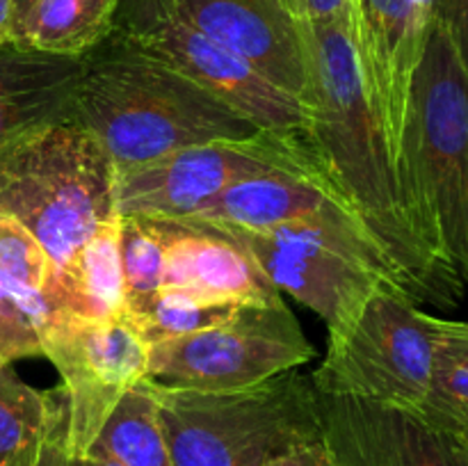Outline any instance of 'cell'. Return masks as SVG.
<instances>
[{
	"instance_id": "obj_1",
	"label": "cell",
	"mask_w": 468,
	"mask_h": 466,
	"mask_svg": "<svg viewBox=\"0 0 468 466\" xmlns=\"http://www.w3.org/2000/svg\"><path fill=\"white\" fill-rule=\"evenodd\" d=\"M311 146L324 174L346 196L388 256L402 291L419 304L455 309L464 295L425 247L398 172L396 155L368 99L352 16L309 21Z\"/></svg>"
},
{
	"instance_id": "obj_2",
	"label": "cell",
	"mask_w": 468,
	"mask_h": 466,
	"mask_svg": "<svg viewBox=\"0 0 468 466\" xmlns=\"http://www.w3.org/2000/svg\"><path fill=\"white\" fill-rule=\"evenodd\" d=\"M71 114L103 144L117 174L261 131L204 87L110 37L80 59Z\"/></svg>"
},
{
	"instance_id": "obj_3",
	"label": "cell",
	"mask_w": 468,
	"mask_h": 466,
	"mask_svg": "<svg viewBox=\"0 0 468 466\" xmlns=\"http://www.w3.org/2000/svg\"><path fill=\"white\" fill-rule=\"evenodd\" d=\"M398 172L425 247L468 297V71L434 18L411 82Z\"/></svg>"
},
{
	"instance_id": "obj_4",
	"label": "cell",
	"mask_w": 468,
	"mask_h": 466,
	"mask_svg": "<svg viewBox=\"0 0 468 466\" xmlns=\"http://www.w3.org/2000/svg\"><path fill=\"white\" fill-rule=\"evenodd\" d=\"M0 213L30 233L73 291L80 254L119 208L117 169L71 110L0 149Z\"/></svg>"
},
{
	"instance_id": "obj_5",
	"label": "cell",
	"mask_w": 468,
	"mask_h": 466,
	"mask_svg": "<svg viewBox=\"0 0 468 466\" xmlns=\"http://www.w3.org/2000/svg\"><path fill=\"white\" fill-rule=\"evenodd\" d=\"M149 382L174 466H265L323 434L318 391L297 368L238 391Z\"/></svg>"
},
{
	"instance_id": "obj_6",
	"label": "cell",
	"mask_w": 468,
	"mask_h": 466,
	"mask_svg": "<svg viewBox=\"0 0 468 466\" xmlns=\"http://www.w3.org/2000/svg\"><path fill=\"white\" fill-rule=\"evenodd\" d=\"M218 233L238 242L279 292L314 311L327 324L329 338L355 323L375 291L400 288L388 256L364 222H295L259 233Z\"/></svg>"
},
{
	"instance_id": "obj_7",
	"label": "cell",
	"mask_w": 468,
	"mask_h": 466,
	"mask_svg": "<svg viewBox=\"0 0 468 466\" xmlns=\"http://www.w3.org/2000/svg\"><path fill=\"white\" fill-rule=\"evenodd\" d=\"M432 318L400 288L375 291L355 323L329 338L311 373L315 391L419 411L432 375Z\"/></svg>"
},
{
	"instance_id": "obj_8",
	"label": "cell",
	"mask_w": 468,
	"mask_h": 466,
	"mask_svg": "<svg viewBox=\"0 0 468 466\" xmlns=\"http://www.w3.org/2000/svg\"><path fill=\"white\" fill-rule=\"evenodd\" d=\"M108 37L204 87L261 131L306 135L309 108L197 30L172 0H119Z\"/></svg>"
},
{
	"instance_id": "obj_9",
	"label": "cell",
	"mask_w": 468,
	"mask_h": 466,
	"mask_svg": "<svg viewBox=\"0 0 468 466\" xmlns=\"http://www.w3.org/2000/svg\"><path fill=\"white\" fill-rule=\"evenodd\" d=\"M270 172L324 174V169L306 135L256 131L242 140L187 146L119 172L117 208L122 215L178 222L199 213L236 183Z\"/></svg>"
},
{
	"instance_id": "obj_10",
	"label": "cell",
	"mask_w": 468,
	"mask_h": 466,
	"mask_svg": "<svg viewBox=\"0 0 468 466\" xmlns=\"http://www.w3.org/2000/svg\"><path fill=\"white\" fill-rule=\"evenodd\" d=\"M315 359L283 297L242 304L215 327L151 343L149 379L190 391H238Z\"/></svg>"
},
{
	"instance_id": "obj_11",
	"label": "cell",
	"mask_w": 468,
	"mask_h": 466,
	"mask_svg": "<svg viewBox=\"0 0 468 466\" xmlns=\"http://www.w3.org/2000/svg\"><path fill=\"white\" fill-rule=\"evenodd\" d=\"M149 350L151 343L128 311H64L41 329V356L62 379L69 455H87L123 393L149 377Z\"/></svg>"
},
{
	"instance_id": "obj_12",
	"label": "cell",
	"mask_w": 468,
	"mask_h": 466,
	"mask_svg": "<svg viewBox=\"0 0 468 466\" xmlns=\"http://www.w3.org/2000/svg\"><path fill=\"white\" fill-rule=\"evenodd\" d=\"M197 27L311 108L306 16L297 0H172Z\"/></svg>"
},
{
	"instance_id": "obj_13",
	"label": "cell",
	"mask_w": 468,
	"mask_h": 466,
	"mask_svg": "<svg viewBox=\"0 0 468 466\" xmlns=\"http://www.w3.org/2000/svg\"><path fill=\"white\" fill-rule=\"evenodd\" d=\"M432 26V0H352L366 91L398 163L411 82Z\"/></svg>"
},
{
	"instance_id": "obj_14",
	"label": "cell",
	"mask_w": 468,
	"mask_h": 466,
	"mask_svg": "<svg viewBox=\"0 0 468 466\" xmlns=\"http://www.w3.org/2000/svg\"><path fill=\"white\" fill-rule=\"evenodd\" d=\"M318 400L320 437L341 466H452L446 432L419 411L320 393Z\"/></svg>"
},
{
	"instance_id": "obj_15",
	"label": "cell",
	"mask_w": 468,
	"mask_h": 466,
	"mask_svg": "<svg viewBox=\"0 0 468 466\" xmlns=\"http://www.w3.org/2000/svg\"><path fill=\"white\" fill-rule=\"evenodd\" d=\"M64 311L82 313L69 283L30 233L0 213V370L41 356V329Z\"/></svg>"
},
{
	"instance_id": "obj_16",
	"label": "cell",
	"mask_w": 468,
	"mask_h": 466,
	"mask_svg": "<svg viewBox=\"0 0 468 466\" xmlns=\"http://www.w3.org/2000/svg\"><path fill=\"white\" fill-rule=\"evenodd\" d=\"M178 222L213 231L259 233L295 222H361V217L324 174L270 172L236 183Z\"/></svg>"
},
{
	"instance_id": "obj_17",
	"label": "cell",
	"mask_w": 468,
	"mask_h": 466,
	"mask_svg": "<svg viewBox=\"0 0 468 466\" xmlns=\"http://www.w3.org/2000/svg\"><path fill=\"white\" fill-rule=\"evenodd\" d=\"M146 219L165 242V281L160 291L231 304L282 297L256 260L231 238L192 224Z\"/></svg>"
},
{
	"instance_id": "obj_18",
	"label": "cell",
	"mask_w": 468,
	"mask_h": 466,
	"mask_svg": "<svg viewBox=\"0 0 468 466\" xmlns=\"http://www.w3.org/2000/svg\"><path fill=\"white\" fill-rule=\"evenodd\" d=\"M80 59L7 44L0 50V149L71 110Z\"/></svg>"
},
{
	"instance_id": "obj_19",
	"label": "cell",
	"mask_w": 468,
	"mask_h": 466,
	"mask_svg": "<svg viewBox=\"0 0 468 466\" xmlns=\"http://www.w3.org/2000/svg\"><path fill=\"white\" fill-rule=\"evenodd\" d=\"M117 5L119 0H32L14 21L9 44L82 59L110 35Z\"/></svg>"
},
{
	"instance_id": "obj_20",
	"label": "cell",
	"mask_w": 468,
	"mask_h": 466,
	"mask_svg": "<svg viewBox=\"0 0 468 466\" xmlns=\"http://www.w3.org/2000/svg\"><path fill=\"white\" fill-rule=\"evenodd\" d=\"M87 455L122 466H174L149 377L123 393Z\"/></svg>"
},
{
	"instance_id": "obj_21",
	"label": "cell",
	"mask_w": 468,
	"mask_h": 466,
	"mask_svg": "<svg viewBox=\"0 0 468 466\" xmlns=\"http://www.w3.org/2000/svg\"><path fill=\"white\" fill-rule=\"evenodd\" d=\"M430 388L419 414L439 429L468 428V323L434 315Z\"/></svg>"
},
{
	"instance_id": "obj_22",
	"label": "cell",
	"mask_w": 468,
	"mask_h": 466,
	"mask_svg": "<svg viewBox=\"0 0 468 466\" xmlns=\"http://www.w3.org/2000/svg\"><path fill=\"white\" fill-rule=\"evenodd\" d=\"M59 400V387L39 391L23 382L14 364L0 370V466H12L41 441Z\"/></svg>"
},
{
	"instance_id": "obj_23",
	"label": "cell",
	"mask_w": 468,
	"mask_h": 466,
	"mask_svg": "<svg viewBox=\"0 0 468 466\" xmlns=\"http://www.w3.org/2000/svg\"><path fill=\"white\" fill-rule=\"evenodd\" d=\"M119 219H122V213L110 219L91 238L78 260L71 286L80 311L87 315H110L126 311L122 251H119Z\"/></svg>"
},
{
	"instance_id": "obj_24",
	"label": "cell",
	"mask_w": 468,
	"mask_h": 466,
	"mask_svg": "<svg viewBox=\"0 0 468 466\" xmlns=\"http://www.w3.org/2000/svg\"><path fill=\"white\" fill-rule=\"evenodd\" d=\"M242 304L231 302H210L186 292L158 291L144 306L133 311V320L149 343L165 341V338L187 336L201 329L215 327L231 318Z\"/></svg>"
},
{
	"instance_id": "obj_25",
	"label": "cell",
	"mask_w": 468,
	"mask_h": 466,
	"mask_svg": "<svg viewBox=\"0 0 468 466\" xmlns=\"http://www.w3.org/2000/svg\"><path fill=\"white\" fill-rule=\"evenodd\" d=\"M119 251H122L126 311L144 306L165 281V242L146 217L122 215L119 219Z\"/></svg>"
},
{
	"instance_id": "obj_26",
	"label": "cell",
	"mask_w": 468,
	"mask_h": 466,
	"mask_svg": "<svg viewBox=\"0 0 468 466\" xmlns=\"http://www.w3.org/2000/svg\"><path fill=\"white\" fill-rule=\"evenodd\" d=\"M432 18L446 30L468 71V0H432Z\"/></svg>"
},
{
	"instance_id": "obj_27",
	"label": "cell",
	"mask_w": 468,
	"mask_h": 466,
	"mask_svg": "<svg viewBox=\"0 0 468 466\" xmlns=\"http://www.w3.org/2000/svg\"><path fill=\"white\" fill-rule=\"evenodd\" d=\"M265 466H341L323 437L315 441L300 443V446L291 448V450L282 452L274 460H270Z\"/></svg>"
},
{
	"instance_id": "obj_28",
	"label": "cell",
	"mask_w": 468,
	"mask_h": 466,
	"mask_svg": "<svg viewBox=\"0 0 468 466\" xmlns=\"http://www.w3.org/2000/svg\"><path fill=\"white\" fill-rule=\"evenodd\" d=\"M297 5L309 21L352 16V0H297Z\"/></svg>"
},
{
	"instance_id": "obj_29",
	"label": "cell",
	"mask_w": 468,
	"mask_h": 466,
	"mask_svg": "<svg viewBox=\"0 0 468 466\" xmlns=\"http://www.w3.org/2000/svg\"><path fill=\"white\" fill-rule=\"evenodd\" d=\"M446 432V429H443ZM452 466H468V441L460 432H446Z\"/></svg>"
},
{
	"instance_id": "obj_30",
	"label": "cell",
	"mask_w": 468,
	"mask_h": 466,
	"mask_svg": "<svg viewBox=\"0 0 468 466\" xmlns=\"http://www.w3.org/2000/svg\"><path fill=\"white\" fill-rule=\"evenodd\" d=\"M14 21V0H0V50L12 39Z\"/></svg>"
},
{
	"instance_id": "obj_31",
	"label": "cell",
	"mask_w": 468,
	"mask_h": 466,
	"mask_svg": "<svg viewBox=\"0 0 468 466\" xmlns=\"http://www.w3.org/2000/svg\"><path fill=\"white\" fill-rule=\"evenodd\" d=\"M69 466H122L112 460H105V457H94V455H82V457H71L69 455Z\"/></svg>"
},
{
	"instance_id": "obj_32",
	"label": "cell",
	"mask_w": 468,
	"mask_h": 466,
	"mask_svg": "<svg viewBox=\"0 0 468 466\" xmlns=\"http://www.w3.org/2000/svg\"><path fill=\"white\" fill-rule=\"evenodd\" d=\"M30 5H32V0H14V21H16V18H21L23 12H26ZM14 21H12V26H14Z\"/></svg>"
},
{
	"instance_id": "obj_33",
	"label": "cell",
	"mask_w": 468,
	"mask_h": 466,
	"mask_svg": "<svg viewBox=\"0 0 468 466\" xmlns=\"http://www.w3.org/2000/svg\"><path fill=\"white\" fill-rule=\"evenodd\" d=\"M35 448H37V446H35ZM35 448H32V450H27L23 457H18V460L14 461L12 466H32V457H35Z\"/></svg>"
},
{
	"instance_id": "obj_34",
	"label": "cell",
	"mask_w": 468,
	"mask_h": 466,
	"mask_svg": "<svg viewBox=\"0 0 468 466\" xmlns=\"http://www.w3.org/2000/svg\"><path fill=\"white\" fill-rule=\"evenodd\" d=\"M460 434H462V437H464V439H466V441H468V428H464V429H460Z\"/></svg>"
}]
</instances>
